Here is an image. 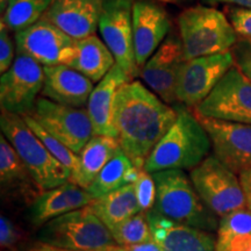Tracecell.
Returning <instances> with one entry per match:
<instances>
[{"mask_svg": "<svg viewBox=\"0 0 251 251\" xmlns=\"http://www.w3.org/2000/svg\"><path fill=\"white\" fill-rule=\"evenodd\" d=\"M177 117L178 109L140 81L130 80L119 89L113 106L115 139L134 166L144 168Z\"/></svg>", "mask_w": 251, "mask_h": 251, "instance_id": "6da1fadb", "label": "cell"}, {"mask_svg": "<svg viewBox=\"0 0 251 251\" xmlns=\"http://www.w3.org/2000/svg\"><path fill=\"white\" fill-rule=\"evenodd\" d=\"M178 117L157 143L144 164L149 174L165 170H193L208 157L212 141L201 122L186 108H177Z\"/></svg>", "mask_w": 251, "mask_h": 251, "instance_id": "7a4b0ae2", "label": "cell"}, {"mask_svg": "<svg viewBox=\"0 0 251 251\" xmlns=\"http://www.w3.org/2000/svg\"><path fill=\"white\" fill-rule=\"evenodd\" d=\"M156 183V202L151 211L165 218L201 230H218L219 221L198 194L183 170H165L152 174Z\"/></svg>", "mask_w": 251, "mask_h": 251, "instance_id": "3957f363", "label": "cell"}, {"mask_svg": "<svg viewBox=\"0 0 251 251\" xmlns=\"http://www.w3.org/2000/svg\"><path fill=\"white\" fill-rule=\"evenodd\" d=\"M178 25L186 61L229 51L238 40L227 17L212 7L186 8L178 18Z\"/></svg>", "mask_w": 251, "mask_h": 251, "instance_id": "277c9868", "label": "cell"}, {"mask_svg": "<svg viewBox=\"0 0 251 251\" xmlns=\"http://www.w3.org/2000/svg\"><path fill=\"white\" fill-rule=\"evenodd\" d=\"M0 127L43 191L58 187L70 180L71 172L51 155L23 115L1 111Z\"/></svg>", "mask_w": 251, "mask_h": 251, "instance_id": "5b68a950", "label": "cell"}, {"mask_svg": "<svg viewBox=\"0 0 251 251\" xmlns=\"http://www.w3.org/2000/svg\"><path fill=\"white\" fill-rule=\"evenodd\" d=\"M37 242L72 251H100L117 244L89 206L50 220L41 227Z\"/></svg>", "mask_w": 251, "mask_h": 251, "instance_id": "8992f818", "label": "cell"}, {"mask_svg": "<svg viewBox=\"0 0 251 251\" xmlns=\"http://www.w3.org/2000/svg\"><path fill=\"white\" fill-rule=\"evenodd\" d=\"M190 178L203 203L218 218L247 207L240 176L214 155L191 170Z\"/></svg>", "mask_w": 251, "mask_h": 251, "instance_id": "52a82bcc", "label": "cell"}, {"mask_svg": "<svg viewBox=\"0 0 251 251\" xmlns=\"http://www.w3.org/2000/svg\"><path fill=\"white\" fill-rule=\"evenodd\" d=\"M193 112L215 120L251 125V79L234 65Z\"/></svg>", "mask_w": 251, "mask_h": 251, "instance_id": "ba28073f", "label": "cell"}, {"mask_svg": "<svg viewBox=\"0 0 251 251\" xmlns=\"http://www.w3.org/2000/svg\"><path fill=\"white\" fill-rule=\"evenodd\" d=\"M29 115L76 153L83 150L94 135L87 109L62 105L43 97L36 100Z\"/></svg>", "mask_w": 251, "mask_h": 251, "instance_id": "9c48e42d", "label": "cell"}, {"mask_svg": "<svg viewBox=\"0 0 251 251\" xmlns=\"http://www.w3.org/2000/svg\"><path fill=\"white\" fill-rule=\"evenodd\" d=\"M135 0H103L99 27L102 41L115 62L130 78L140 74L134 52L133 5Z\"/></svg>", "mask_w": 251, "mask_h": 251, "instance_id": "30bf717a", "label": "cell"}, {"mask_svg": "<svg viewBox=\"0 0 251 251\" xmlns=\"http://www.w3.org/2000/svg\"><path fill=\"white\" fill-rule=\"evenodd\" d=\"M45 84V68L25 54H17L13 64L0 78L1 111L29 114Z\"/></svg>", "mask_w": 251, "mask_h": 251, "instance_id": "8fae6325", "label": "cell"}, {"mask_svg": "<svg viewBox=\"0 0 251 251\" xmlns=\"http://www.w3.org/2000/svg\"><path fill=\"white\" fill-rule=\"evenodd\" d=\"M76 42L46 19L15 33L17 54L34 58L43 67L69 65L76 57Z\"/></svg>", "mask_w": 251, "mask_h": 251, "instance_id": "7c38bea8", "label": "cell"}, {"mask_svg": "<svg viewBox=\"0 0 251 251\" xmlns=\"http://www.w3.org/2000/svg\"><path fill=\"white\" fill-rule=\"evenodd\" d=\"M234 65L231 50L186 61L178 77L177 101L186 107H197Z\"/></svg>", "mask_w": 251, "mask_h": 251, "instance_id": "4fadbf2b", "label": "cell"}, {"mask_svg": "<svg viewBox=\"0 0 251 251\" xmlns=\"http://www.w3.org/2000/svg\"><path fill=\"white\" fill-rule=\"evenodd\" d=\"M186 62L180 37L170 34L140 72L147 86L166 103L177 101V83Z\"/></svg>", "mask_w": 251, "mask_h": 251, "instance_id": "5bb4252c", "label": "cell"}, {"mask_svg": "<svg viewBox=\"0 0 251 251\" xmlns=\"http://www.w3.org/2000/svg\"><path fill=\"white\" fill-rule=\"evenodd\" d=\"M196 117L208 133L219 161L237 175L251 169V125L215 120L199 114Z\"/></svg>", "mask_w": 251, "mask_h": 251, "instance_id": "9a60e30c", "label": "cell"}, {"mask_svg": "<svg viewBox=\"0 0 251 251\" xmlns=\"http://www.w3.org/2000/svg\"><path fill=\"white\" fill-rule=\"evenodd\" d=\"M171 30V20L162 6L151 0H135L133 40L137 67L142 68Z\"/></svg>", "mask_w": 251, "mask_h": 251, "instance_id": "2e32d148", "label": "cell"}, {"mask_svg": "<svg viewBox=\"0 0 251 251\" xmlns=\"http://www.w3.org/2000/svg\"><path fill=\"white\" fill-rule=\"evenodd\" d=\"M103 0H54L43 19L75 40L94 35Z\"/></svg>", "mask_w": 251, "mask_h": 251, "instance_id": "e0dca14e", "label": "cell"}, {"mask_svg": "<svg viewBox=\"0 0 251 251\" xmlns=\"http://www.w3.org/2000/svg\"><path fill=\"white\" fill-rule=\"evenodd\" d=\"M0 184L2 196L28 206H33L45 192L2 133L0 135Z\"/></svg>", "mask_w": 251, "mask_h": 251, "instance_id": "ac0fdd59", "label": "cell"}, {"mask_svg": "<svg viewBox=\"0 0 251 251\" xmlns=\"http://www.w3.org/2000/svg\"><path fill=\"white\" fill-rule=\"evenodd\" d=\"M147 216L161 251H216V238L209 231L177 224L155 211Z\"/></svg>", "mask_w": 251, "mask_h": 251, "instance_id": "d6986e66", "label": "cell"}, {"mask_svg": "<svg viewBox=\"0 0 251 251\" xmlns=\"http://www.w3.org/2000/svg\"><path fill=\"white\" fill-rule=\"evenodd\" d=\"M45 68L42 96L52 101L71 107L83 108L87 105L94 89L93 81L69 65Z\"/></svg>", "mask_w": 251, "mask_h": 251, "instance_id": "ffe728a7", "label": "cell"}, {"mask_svg": "<svg viewBox=\"0 0 251 251\" xmlns=\"http://www.w3.org/2000/svg\"><path fill=\"white\" fill-rule=\"evenodd\" d=\"M134 80L115 64L111 71L94 87L87 101V112L92 121L94 135L115 137L113 125V106L120 87L128 81Z\"/></svg>", "mask_w": 251, "mask_h": 251, "instance_id": "44dd1931", "label": "cell"}, {"mask_svg": "<svg viewBox=\"0 0 251 251\" xmlns=\"http://www.w3.org/2000/svg\"><path fill=\"white\" fill-rule=\"evenodd\" d=\"M92 201L93 198L87 190L69 180L42 193L31 206V224L35 227H42L50 220L89 206Z\"/></svg>", "mask_w": 251, "mask_h": 251, "instance_id": "7402d4cb", "label": "cell"}, {"mask_svg": "<svg viewBox=\"0 0 251 251\" xmlns=\"http://www.w3.org/2000/svg\"><path fill=\"white\" fill-rule=\"evenodd\" d=\"M115 64L117 62L111 50L98 36L91 35L77 40L76 57L70 67L76 69L93 83H99Z\"/></svg>", "mask_w": 251, "mask_h": 251, "instance_id": "603a6c76", "label": "cell"}, {"mask_svg": "<svg viewBox=\"0 0 251 251\" xmlns=\"http://www.w3.org/2000/svg\"><path fill=\"white\" fill-rule=\"evenodd\" d=\"M89 207L109 229L142 212L133 185L93 199Z\"/></svg>", "mask_w": 251, "mask_h": 251, "instance_id": "cb8c5ba5", "label": "cell"}, {"mask_svg": "<svg viewBox=\"0 0 251 251\" xmlns=\"http://www.w3.org/2000/svg\"><path fill=\"white\" fill-rule=\"evenodd\" d=\"M120 149V144L115 137L93 135L92 139L78 153L80 169L75 184L86 190L102 170L103 166L111 161L113 156Z\"/></svg>", "mask_w": 251, "mask_h": 251, "instance_id": "d4e9b609", "label": "cell"}, {"mask_svg": "<svg viewBox=\"0 0 251 251\" xmlns=\"http://www.w3.org/2000/svg\"><path fill=\"white\" fill-rule=\"evenodd\" d=\"M142 169L134 166L122 149L99 172L92 184L86 188L93 199L111 193L126 185H133L139 178Z\"/></svg>", "mask_w": 251, "mask_h": 251, "instance_id": "484cf974", "label": "cell"}, {"mask_svg": "<svg viewBox=\"0 0 251 251\" xmlns=\"http://www.w3.org/2000/svg\"><path fill=\"white\" fill-rule=\"evenodd\" d=\"M54 0H8L1 21L13 33L24 30L43 18Z\"/></svg>", "mask_w": 251, "mask_h": 251, "instance_id": "4316f807", "label": "cell"}, {"mask_svg": "<svg viewBox=\"0 0 251 251\" xmlns=\"http://www.w3.org/2000/svg\"><path fill=\"white\" fill-rule=\"evenodd\" d=\"M23 118L24 120L26 121V124L29 126L30 129L37 135V137H39L41 141H42V143L47 147V149L51 152V155L71 172L70 181L75 183L78 175H79V155L72 151V150L69 149L67 146H64L61 141H58L56 137L52 136L51 134L48 133V131H47L35 119L31 117V115L25 114L23 115Z\"/></svg>", "mask_w": 251, "mask_h": 251, "instance_id": "83f0119b", "label": "cell"}, {"mask_svg": "<svg viewBox=\"0 0 251 251\" xmlns=\"http://www.w3.org/2000/svg\"><path fill=\"white\" fill-rule=\"evenodd\" d=\"M216 234V251H229L235 238L251 234L250 209L244 207L220 218Z\"/></svg>", "mask_w": 251, "mask_h": 251, "instance_id": "f1b7e54d", "label": "cell"}, {"mask_svg": "<svg viewBox=\"0 0 251 251\" xmlns=\"http://www.w3.org/2000/svg\"><path fill=\"white\" fill-rule=\"evenodd\" d=\"M118 246L127 247L147 242L152 237L147 213L140 212L109 229Z\"/></svg>", "mask_w": 251, "mask_h": 251, "instance_id": "f546056e", "label": "cell"}, {"mask_svg": "<svg viewBox=\"0 0 251 251\" xmlns=\"http://www.w3.org/2000/svg\"><path fill=\"white\" fill-rule=\"evenodd\" d=\"M133 186L139 200L141 211L144 213L151 211L156 202V183L152 174H149L148 171L142 169Z\"/></svg>", "mask_w": 251, "mask_h": 251, "instance_id": "4dcf8cb0", "label": "cell"}, {"mask_svg": "<svg viewBox=\"0 0 251 251\" xmlns=\"http://www.w3.org/2000/svg\"><path fill=\"white\" fill-rule=\"evenodd\" d=\"M228 18L241 39H251V8L240 6L229 7Z\"/></svg>", "mask_w": 251, "mask_h": 251, "instance_id": "1f68e13d", "label": "cell"}, {"mask_svg": "<svg viewBox=\"0 0 251 251\" xmlns=\"http://www.w3.org/2000/svg\"><path fill=\"white\" fill-rule=\"evenodd\" d=\"M7 26L0 21V72L5 74L13 64L17 56L14 55V41Z\"/></svg>", "mask_w": 251, "mask_h": 251, "instance_id": "d6a6232c", "label": "cell"}, {"mask_svg": "<svg viewBox=\"0 0 251 251\" xmlns=\"http://www.w3.org/2000/svg\"><path fill=\"white\" fill-rule=\"evenodd\" d=\"M231 52L235 65L251 79V39H238Z\"/></svg>", "mask_w": 251, "mask_h": 251, "instance_id": "836d02e7", "label": "cell"}, {"mask_svg": "<svg viewBox=\"0 0 251 251\" xmlns=\"http://www.w3.org/2000/svg\"><path fill=\"white\" fill-rule=\"evenodd\" d=\"M23 231L5 215L0 218V244L2 249L14 250L23 238Z\"/></svg>", "mask_w": 251, "mask_h": 251, "instance_id": "e575fe53", "label": "cell"}, {"mask_svg": "<svg viewBox=\"0 0 251 251\" xmlns=\"http://www.w3.org/2000/svg\"><path fill=\"white\" fill-rule=\"evenodd\" d=\"M238 176H240L241 185H242L244 198H246L247 208L251 211V169L242 171Z\"/></svg>", "mask_w": 251, "mask_h": 251, "instance_id": "d590c367", "label": "cell"}, {"mask_svg": "<svg viewBox=\"0 0 251 251\" xmlns=\"http://www.w3.org/2000/svg\"><path fill=\"white\" fill-rule=\"evenodd\" d=\"M124 248L126 251H161V248H159L156 241L153 240V237L150 238L147 242L134 244V246H127Z\"/></svg>", "mask_w": 251, "mask_h": 251, "instance_id": "8d00e7d4", "label": "cell"}, {"mask_svg": "<svg viewBox=\"0 0 251 251\" xmlns=\"http://www.w3.org/2000/svg\"><path fill=\"white\" fill-rule=\"evenodd\" d=\"M203 1L209 2V4H216V2H225V4H231L240 7H249L251 8V0H203Z\"/></svg>", "mask_w": 251, "mask_h": 251, "instance_id": "74e56055", "label": "cell"}, {"mask_svg": "<svg viewBox=\"0 0 251 251\" xmlns=\"http://www.w3.org/2000/svg\"><path fill=\"white\" fill-rule=\"evenodd\" d=\"M29 251H72V250H65V249H59V248H55L48 244L36 242L29 248Z\"/></svg>", "mask_w": 251, "mask_h": 251, "instance_id": "f35d334b", "label": "cell"}, {"mask_svg": "<svg viewBox=\"0 0 251 251\" xmlns=\"http://www.w3.org/2000/svg\"><path fill=\"white\" fill-rule=\"evenodd\" d=\"M100 251H126V250H125L124 247L115 244V246L107 247V248H105V249H102V250H100Z\"/></svg>", "mask_w": 251, "mask_h": 251, "instance_id": "ab89813d", "label": "cell"}, {"mask_svg": "<svg viewBox=\"0 0 251 251\" xmlns=\"http://www.w3.org/2000/svg\"><path fill=\"white\" fill-rule=\"evenodd\" d=\"M249 251H251V249H250V250H249Z\"/></svg>", "mask_w": 251, "mask_h": 251, "instance_id": "60d3db41", "label": "cell"}]
</instances>
